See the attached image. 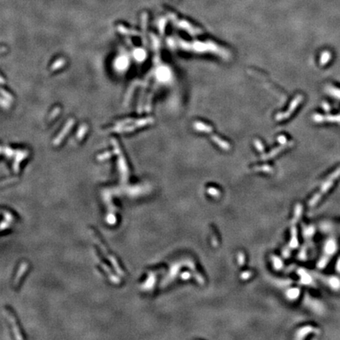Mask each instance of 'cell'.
I'll return each mask as SVG.
<instances>
[{"label":"cell","mask_w":340,"mask_h":340,"mask_svg":"<svg viewBox=\"0 0 340 340\" xmlns=\"http://www.w3.org/2000/svg\"><path fill=\"white\" fill-rule=\"evenodd\" d=\"M335 269H336L337 272L338 274H340V257L338 258V259L336 261V265H335Z\"/></svg>","instance_id":"1"},{"label":"cell","mask_w":340,"mask_h":340,"mask_svg":"<svg viewBox=\"0 0 340 340\" xmlns=\"http://www.w3.org/2000/svg\"><path fill=\"white\" fill-rule=\"evenodd\" d=\"M339 229H340V227H339Z\"/></svg>","instance_id":"2"}]
</instances>
